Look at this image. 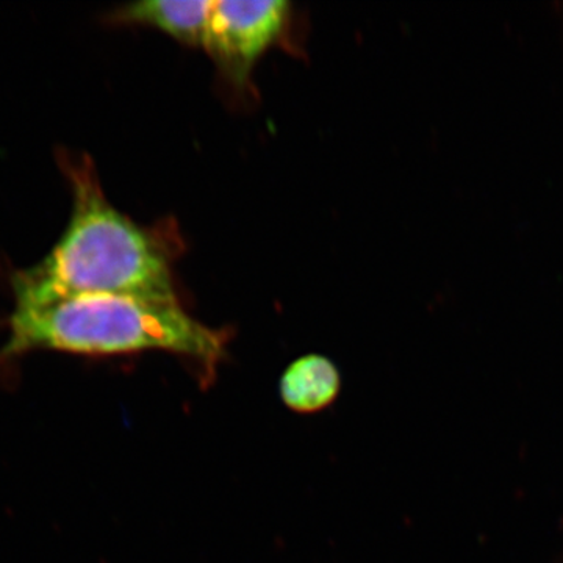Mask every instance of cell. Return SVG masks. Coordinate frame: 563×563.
<instances>
[{
	"mask_svg": "<svg viewBox=\"0 0 563 563\" xmlns=\"http://www.w3.org/2000/svg\"><path fill=\"white\" fill-rule=\"evenodd\" d=\"M211 3L213 0H195V2L147 0V2L132 3L118 14L122 21L150 25L168 33L181 43L203 47Z\"/></svg>",
	"mask_w": 563,
	"mask_h": 563,
	"instance_id": "5",
	"label": "cell"
},
{
	"mask_svg": "<svg viewBox=\"0 0 563 563\" xmlns=\"http://www.w3.org/2000/svg\"><path fill=\"white\" fill-rule=\"evenodd\" d=\"M288 10L290 3L285 0H213L203 47L229 79L244 84L263 52L284 31Z\"/></svg>",
	"mask_w": 563,
	"mask_h": 563,
	"instance_id": "3",
	"label": "cell"
},
{
	"mask_svg": "<svg viewBox=\"0 0 563 563\" xmlns=\"http://www.w3.org/2000/svg\"><path fill=\"white\" fill-rule=\"evenodd\" d=\"M35 350L85 355L168 351L214 365L224 355V336L190 317L179 302L88 295L14 307L0 357Z\"/></svg>",
	"mask_w": 563,
	"mask_h": 563,
	"instance_id": "2",
	"label": "cell"
},
{
	"mask_svg": "<svg viewBox=\"0 0 563 563\" xmlns=\"http://www.w3.org/2000/svg\"><path fill=\"white\" fill-rule=\"evenodd\" d=\"M65 168L74 195L68 228L46 258L14 274L16 307L88 295L179 302L161 239L111 206L90 158Z\"/></svg>",
	"mask_w": 563,
	"mask_h": 563,
	"instance_id": "1",
	"label": "cell"
},
{
	"mask_svg": "<svg viewBox=\"0 0 563 563\" xmlns=\"http://www.w3.org/2000/svg\"><path fill=\"white\" fill-rule=\"evenodd\" d=\"M340 387L342 379L333 362L320 354H309L288 366L280 379V396L295 412L313 413L331 406Z\"/></svg>",
	"mask_w": 563,
	"mask_h": 563,
	"instance_id": "4",
	"label": "cell"
}]
</instances>
